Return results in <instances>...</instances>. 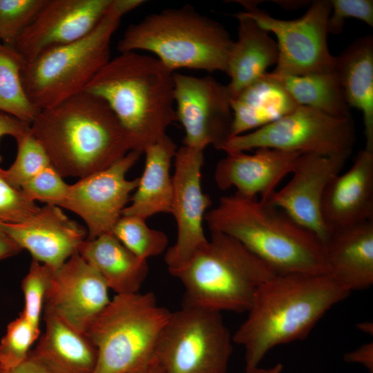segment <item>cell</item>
Instances as JSON below:
<instances>
[{
    "instance_id": "1",
    "label": "cell",
    "mask_w": 373,
    "mask_h": 373,
    "mask_svg": "<svg viewBox=\"0 0 373 373\" xmlns=\"http://www.w3.org/2000/svg\"><path fill=\"white\" fill-rule=\"evenodd\" d=\"M350 293L327 274H276L258 289L246 319L233 335L245 349L246 373L276 346L305 338Z\"/></svg>"
},
{
    "instance_id": "2",
    "label": "cell",
    "mask_w": 373,
    "mask_h": 373,
    "mask_svg": "<svg viewBox=\"0 0 373 373\" xmlns=\"http://www.w3.org/2000/svg\"><path fill=\"white\" fill-rule=\"evenodd\" d=\"M30 132L63 178H84L131 151L124 128L107 104L84 91L40 111Z\"/></svg>"
},
{
    "instance_id": "3",
    "label": "cell",
    "mask_w": 373,
    "mask_h": 373,
    "mask_svg": "<svg viewBox=\"0 0 373 373\" xmlns=\"http://www.w3.org/2000/svg\"><path fill=\"white\" fill-rule=\"evenodd\" d=\"M174 73L153 56L120 52L83 91L104 100L127 136L131 150H144L177 121Z\"/></svg>"
},
{
    "instance_id": "4",
    "label": "cell",
    "mask_w": 373,
    "mask_h": 373,
    "mask_svg": "<svg viewBox=\"0 0 373 373\" xmlns=\"http://www.w3.org/2000/svg\"><path fill=\"white\" fill-rule=\"evenodd\" d=\"M204 221L210 231L237 240L275 274H327L319 238L267 201L236 193L222 196Z\"/></svg>"
},
{
    "instance_id": "5",
    "label": "cell",
    "mask_w": 373,
    "mask_h": 373,
    "mask_svg": "<svg viewBox=\"0 0 373 373\" xmlns=\"http://www.w3.org/2000/svg\"><path fill=\"white\" fill-rule=\"evenodd\" d=\"M233 41L220 23L185 5L147 15L125 30L119 52H150L169 69L226 73Z\"/></svg>"
},
{
    "instance_id": "6",
    "label": "cell",
    "mask_w": 373,
    "mask_h": 373,
    "mask_svg": "<svg viewBox=\"0 0 373 373\" xmlns=\"http://www.w3.org/2000/svg\"><path fill=\"white\" fill-rule=\"evenodd\" d=\"M210 232L207 243L173 274L184 287L182 305L247 312L259 287L276 274L237 240Z\"/></svg>"
},
{
    "instance_id": "7",
    "label": "cell",
    "mask_w": 373,
    "mask_h": 373,
    "mask_svg": "<svg viewBox=\"0 0 373 373\" xmlns=\"http://www.w3.org/2000/svg\"><path fill=\"white\" fill-rule=\"evenodd\" d=\"M143 3L142 0H113L89 34L26 62L21 78L32 104L41 111L82 92L111 59V39L122 17Z\"/></svg>"
},
{
    "instance_id": "8",
    "label": "cell",
    "mask_w": 373,
    "mask_h": 373,
    "mask_svg": "<svg viewBox=\"0 0 373 373\" xmlns=\"http://www.w3.org/2000/svg\"><path fill=\"white\" fill-rule=\"evenodd\" d=\"M171 312L153 292L116 294L87 331L97 351L94 373H125L154 358Z\"/></svg>"
},
{
    "instance_id": "9",
    "label": "cell",
    "mask_w": 373,
    "mask_h": 373,
    "mask_svg": "<svg viewBox=\"0 0 373 373\" xmlns=\"http://www.w3.org/2000/svg\"><path fill=\"white\" fill-rule=\"evenodd\" d=\"M233 343L221 312L182 305L162 331L155 357L164 373H227Z\"/></svg>"
},
{
    "instance_id": "10",
    "label": "cell",
    "mask_w": 373,
    "mask_h": 373,
    "mask_svg": "<svg viewBox=\"0 0 373 373\" xmlns=\"http://www.w3.org/2000/svg\"><path fill=\"white\" fill-rule=\"evenodd\" d=\"M355 142L351 117H337L298 106L280 119L262 128L231 137L225 153L269 148L301 154L348 158Z\"/></svg>"
},
{
    "instance_id": "11",
    "label": "cell",
    "mask_w": 373,
    "mask_h": 373,
    "mask_svg": "<svg viewBox=\"0 0 373 373\" xmlns=\"http://www.w3.org/2000/svg\"><path fill=\"white\" fill-rule=\"evenodd\" d=\"M242 11L277 39L278 59L274 73L300 75L333 70L336 57L327 44V23L332 11L330 1L312 3L296 19L275 18L260 10L253 1H237Z\"/></svg>"
},
{
    "instance_id": "12",
    "label": "cell",
    "mask_w": 373,
    "mask_h": 373,
    "mask_svg": "<svg viewBox=\"0 0 373 373\" xmlns=\"http://www.w3.org/2000/svg\"><path fill=\"white\" fill-rule=\"evenodd\" d=\"M177 121L184 130L183 145L204 151L221 150L231 137L233 112L227 85L211 76L174 73Z\"/></svg>"
},
{
    "instance_id": "13",
    "label": "cell",
    "mask_w": 373,
    "mask_h": 373,
    "mask_svg": "<svg viewBox=\"0 0 373 373\" xmlns=\"http://www.w3.org/2000/svg\"><path fill=\"white\" fill-rule=\"evenodd\" d=\"M204 151L182 145L174 157L171 214L177 224V239L164 255L169 273L181 269L208 241L203 221L211 200L201 187Z\"/></svg>"
},
{
    "instance_id": "14",
    "label": "cell",
    "mask_w": 373,
    "mask_h": 373,
    "mask_svg": "<svg viewBox=\"0 0 373 373\" xmlns=\"http://www.w3.org/2000/svg\"><path fill=\"white\" fill-rule=\"evenodd\" d=\"M142 153L128 152L109 167L93 173L69 185L61 205L77 216L87 227V240L111 233L138 185L140 178L128 180L127 172Z\"/></svg>"
},
{
    "instance_id": "15",
    "label": "cell",
    "mask_w": 373,
    "mask_h": 373,
    "mask_svg": "<svg viewBox=\"0 0 373 373\" xmlns=\"http://www.w3.org/2000/svg\"><path fill=\"white\" fill-rule=\"evenodd\" d=\"M108 287L97 271L78 253L57 269L46 292L44 313L87 334L111 301Z\"/></svg>"
},
{
    "instance_id": "16",
    "label": "cell",
    "mask_w": 373,
    "mask_h": 373,
    "mask_svg": "<svg viewBox=\"0 0 373 373\" xmlns=\"http://www.w3.org/2000/svg\"><path fill=\"white\" fill-rule=\"evenodd\" d=\"M113 0H47L13 48L26 62L89 34Z\"/></svg>"
},
{
    "instance_id": "17",
    "label": "cell",
    "mask_w": 373,
    "mask_h": 373,
    "mask_svg": "<svg viewBox=\"0 0 373 373\" xmlns=\"http://www.w3.org/2000/svg\"><path fill=\"white\" fill-rule=\"evenodd\" d=\"M347 159L301 154L290 180L277 189L267 202L313 233L323 245L329 235L322 215L323 195L330 181L341 173Z\"/></svg>"
},
{
    "instance_id": "18",
    "label": "cell",
    "mask_w": 373,
    "mask_h": 373,
    "mask_svg": "<svg viewBox=\"0 0 373 373\" xmlns=\"http://www.w3.org/2000/svg\"><path fill=\"white\" fill-rule=\"evenodd\" d=\"M0 227L32 259L56 270L78 253L87 231L59 207L46 204L19 224L0 222Z\"/></svg>"
},
{
    "instance_id": "19",
    "label": "cell",
    "mask_w": 373,
    "mask_h": 373,
    "mask_svg": "<svg viewBox=\"0 0 373 373\" xmlns=\"http://www.w3.org/2000/svg\"><path fill=\"white\" fill-rule=\"evenodd\" d=\"M301 153L269 148L252 153L227 152L218 161L214 180L221 190L235 188L242 197L267 201L281 181L291 174Z\"/></svg>"
},
{
    "instance_id": "20",
    "label": "cell",
    "mask_w": 373,
    "mask_h": 373,
    "mask_svg": "<svg viewBox=\"0 0 373 373\" xmlns=\"http://www.w3.org/2000/svg\"><path fill=\"white\" fill-rule=\"evenodd\" d=\"M322 215L329 232L373 219V151L364 148L327 185Z\"/></svg>"
},
{
    "instance_id": "21",
    "label": "cell",
    "mask_w": 373,
    "mask_h": 373,
    "mask_svg": "<svg viewBox=\"0 0 373 373\" xmlns=\"http://www.w3.org/2000/svg\"><path fill=\"white\" fill-rule=\"evenodd\" d=\"M327 274L349 292L373 283V219L329 232L323 244Z\"/></svg>"
},
{
    "instance_id": "22",
    "label": "cell",
    "mask_w": 373,
    "mask_h": 373,
    "mask_svg": "<svg viewBox=\"0 0 373 373\" xmlns=\"http://www.w3.org/2000/svg\"><path fill=\"white\" fill-rule=\"evenodd\" d=\"M43 314L44 330L29 356L53 373H94L97 351L88 335Z\"/></svg>"
},
{
    "instance_id": "23",
    "label": "cell",
    "mask_w": 373,
    "mask_h": 373,
    "mask_svg": "<svg viewBox=\"0 0 373 373\" xmlns=\"http://www.w3.org/2000/svg\"><path fill=\"white\" fill-rule=\"evenodd\" d=\"M238 21L236 41L231 48L226 73L230 98L254 83L276 65L278 49L269 32L243 12L235 15Z\"/></svg>"
},
{
    "instance_id": "24",
    "label": "cell",
    "mask_w": 373,
    "mask_h": 373,
    "mask_svg": "<svg viewBox=\"0 0 373 373\" xmlns=\"http://www.w3.org/2000/svg\"><path fill=\"white\" fill-rule=\"evenodd\" d=\"M178 149L166 134L144 150L143 173L131 203L125 207L122 216L146 220L157 213H171L173 183L170 171Z\"/></svg>"
},
{
    "instance_id": "25",
    "label": "cell",
    "mask_w": 373,
    "mask_h": 373,
    "mask_svg": "<svg viewBox=\"0 0 373 373\" xmlns=\"http://www.w3.org/2000/svg\"><path fill=\"white\" fill-rule=\"evenodd\" d=\"M233 112L231 137L270 124L298 105L271 72L231 98Z\"/></svg>"
},
{
    "instance_id": "26",
    "label": "cell",
    "mask_w": 373,
    "mask_h": 373,
    "mask_svg": "<svg viewBox=\"0 0 373 373\" xmlns=\"http://www.w3.org/2000/svg\"><path fill=\"white\" fill-rule=\"evenodd\" d=\"M334 70L345 100L363 115L365 148L373 151V37H359L336 57Z\"/></svg>"
},
{
    "instance_id": "27",
    "label": "cell",
    "mask_w": 373,
    "mask_h": 373,
    "mask_svg": "<svg viewBox=\"0 0 373 373\" xmlns=\"http://www.w3.org/2000/svg\"><path fill=\"white\" fill-rule=\"evenodd\" d=\"M78 254L102 277L116 294L140 292L148 273L147 260L135 256L112 233L86 239Z\"/></svg>"
},
{
    "instance_id": "28",
    "label": "cell",
    "mask_w": 373,
    "mask_h": 373,
    "mask_svg": "<svg viewBox=\"0 0 373 373\" xmlns=\"http://www.w3.org/2000/svg\"><path fill=\"white\" fill-rule=\"evenodd\" d=\"M298 106H307L337 117H351L334 68L300 75L271 72Z\"/></svg>"
},
{
    "instance_id": "29",
    "label": "cell",
    "mask_w": 373,
    "mask_h": 373,
    "mask_svg": "<svg viewBox=\"0 0 373 373\" xmlns=\"http://www.w3.org/2000/svg\"><path fill=\"white\" fill-rule=\"evenodd\" d=\"M26 61L0 41V111L31 124L40 111L29 99L21 78Z\"/></svg>"
},
{
    "instance_id": "30",
    "label": "cell",
    "mask_w": 373,
    "mask_h": 373,
    "mask_svg": "<svg viewBox=\"0 0 373 373\" xmlns=\"http://www.w3.org/2000/svg\"><path fill=\"white\" fill-rule=\"evenodd\" d=\"M145 220L136 216H122L111 233L135 256L147 260L162 254L169 240L165 233L150 228Z\"/></svg>"
},
{
    "instance_id": "31",
    "label": "cell",
    "mask_w": 373,
    "mask_h": 373,
    "mask_svg": "<svg viewBox=\"0 0 373 373\" xmlns=\"http://www.w3.org/2000/svg\"><path fill=\"white\" fill-rule=\"evenodd\" d=\"M40 334L39 327L21 312L10 321L0 340V373L12 370L26 360Z\"/></svg>"
},
{
    "instance_id": "32",
    "label": "cell",
    "mask_w": 373,
    "mask_h": 373,
    "mask_svg": "<svg viewBox=\"0 0 373 373\" xmlns=\"http://www.w3.org/2000/svg\"><path fill=\"white\" fill-rule=\"evenodd\" d=\"M16 158L8 169L0 168V176L11 186L21 189L25 182L51 164V162L46 150L30 130L16 139Z\"/></svg>"
},
{
    "instance_id": "33",
    "label": "cell",
    "mask_w": 373,
    "mask_h": 373,
    "mask_svg": "<svg viewBox=\"0 0 373 373\" xmlns=\"http://www.w3.org/2000/svg\"><path fill=\"white\" fill-rule=\"evenodd\" d=\"M47 0H0V41L13 47Z\"/></svg>"
},
{
    "instance_id": "34",
    "label": "cell",
    "mask_w": 373,
    "mask_h": 373,
    "mask_svg": "<svg viewBox=\"0 0 373 373\" xmlns=\"http://www.w3.org/2000/svg\"><path fill=\"white\" fill-rule=\"evenodd\" d=\"M55 269L34 259L21 282L24 306L21 312L33 325L39 327L47 290Z\"/></svg>"
},
{
    "instance_id": "35",
    "label": "cell",
    "mask_w": 373,
    "mask_h": 373,
    "mask_svg": "<svg viewBox=\"0 0 373 373\" xmlns=\"http://www.w3.org/2000/svg\"><path fill=\"white\" fill-rule=\"evenodd\" d=\"M69 185L55 168L50 164L21 187L33 201L61 207L64 202Z\"/></svg>"
},
{
    "instance_id": "36",
    "label": "cell",
    "mask_w": 373,
    "mask_h": 373,
    "mask_svg": "<svg viewBox=\"0 0 373 373\" xmlns=\"http://www.w3.org/2000/svg\"><path fill=\"white\" fill-rule=\"evenodd\" d=\"M40 208L21 189L11 186L0 176V222L22 223Z\"/></svg>"
},
{
    "instance_id": "37",
    "label": "cell",
    "mask_w": 373,
    "mask_h": 373,
    "mask_svg": "<svg viewBox=\"0 0 373 373\" xmlns=\"http://www.w3.org/2000/svg\"><path fill=\"white\" fill-rule=\"evenodd\" d=\"M332 11L328 19V33L340 34L345 19L355 18L373 26V1L372 0H332Z\"/></svg>"
},
{
    "instance_id": "38",
    "label": "cell",
    "mask_w": 373,
    "mask_h": 373,
    "mask_svg": "<svg viewBox=\"0 0 373 373\" xmlns=\"http://www.w3.org/2000/svg\"><path fill=\"white\" fill-rule=\"evenodd\" d=\"M30 130V124L0 111V140L6 135L12 136L16 140Z\"/></svg>"
},
{
    "instance_id": "39",
    "label": "cell",
    "mask_w": 373,
    "mask_h": 373,
    "mask_svg": "<svg viewBox=\"0 0 373 373\" xmlns=\"http://www.w3.org/2000/svg\"><path fill=\"white\" fill-rule=\"evenodd\" d=\"M344 360L363 365L370 372H373V343L364 344L344 355Z\"/></svg>"
},
{
    "instance_id": "40",
    "label": "cell",
    "mask_w": 373,
    "mask_h": 373,
    "mask_svg": "<svg viewBox=\"0 0 373 373\" xmlns=\"http://www.w3.org/2000/svg\"><path fill=\"white\" fill-rule=\"evenodd\" d=\"M22 249L0 227V260L18 254Z\"/></svg>"
},
{
    "instance_id": "41",
    "label": "cell",
    "mask_w": 373,
    "mask_h": 373,
    "mask_svg": "<svg viewBox=\"0 0 373 373\" xmlns=\"http://www.w3.org/2000/svg\"><path fill=\"white\" fill-rule=\"evenodd\" d=\"M4 373H53L38 361L28 356L22 363L15 368Z\"/></svg>"
},
{
    "instance_id": "42",
    "label": "cell",
    "mask_w": 373,
    "mask_h": 373,
    "mask_svg": "<svg viewBox=\"0 0 373 373\" xmlns=\"http://www.w3.org/2000/svg\"><path fill=\"white\" fill-rule=\"evenodd\" d=\"M125 373H164L156 357L147 363Z\"/></svg>"
},
{
    "instance_id": "43",
    "label": "cell",
    "mask_w": 373,
    "mask_h": 373,
    "mask_svg": "<svg viewBox=\"0 0 373 373\" xmlns=\"http://www.w3.org/2000/svg\"><path fill=\"white\" fill-rule=\"evenodd\" d=\"M283 368V365L278 363L269 368L262 369L259 367L252 373H282Z\"/></svg>"
},
{
    "instance_id": "44",
    "label": "cell",
    "mask_w": 373,
    "mask_h": 373,
    "mask_svg": "<svg viewBox=\"0 0 373 373\" xmlns=\"http://www.w3.org/2000/svg\"><path fill=\"white\" fill-rule=\"evenodd\" d=\"M359 329L363 332H367L370 334V332H372V325L370 322H363L359 323L358 325Z\"/></svg>"
}]
</instances>
